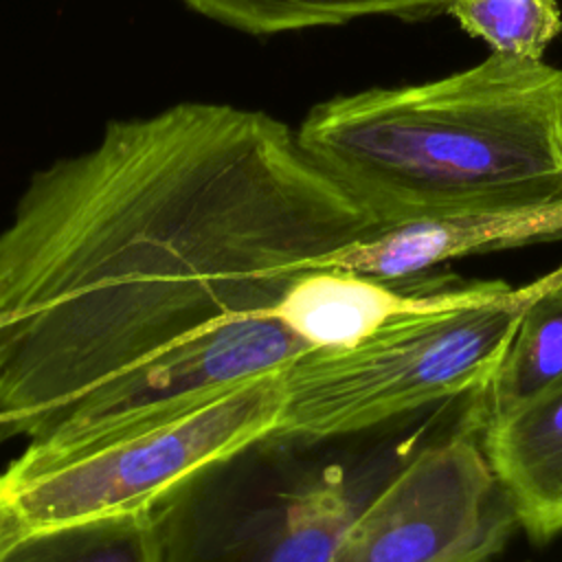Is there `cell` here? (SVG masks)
Here are the masks:
<instances>
[{
  "mask_svg": "<svg viewBox=\"0 0 562 562\" xmlns=\"http://www.w3.org/2000/svg\"><path fill=\"white\" fill-rule=\"evenodd\" d=\"M507 503L533 540L562 533V386L479 430Z\"/></svg>",
  "mask_w": 562,
  "mask_h": 562,
  "instance_id": "10",
  "label": "cell"
},
{
  "mask_svg": "<svg viewBox=\"0 0 562 562\" xmlns=\"http://www.w3.org/2000/svg\"><path fill=\"white\" fill-rule=\"evenodd\" d=\"M283 369L250 378L200 408L44 470L0 472V536L156 509L213 463L268 437L283 408Z\"/></svg>",
  "mask_w": 562,
  "mask_h": 562,
  "instance_id": "5",
  "label": "cell"
},
{
  "mask_svg": "<svg viewBox=\"0 0 562 562\" xmlns=\"http://www.w3.org/2000/svg\"><path fill=\"white\" fill-rule=\"evenodd\" d=\"M558 268L525 283L397 318L347 349H310L283 367V408L268 437L325 443L481 391L525 310Z\"/></svg>",
  "mask_w": 562,
  "mask_h": 562,
  "instance_id": "3",
  "label": "cell"
},
{
  "mask_svg": "<svg viewBox=\"0 0 562 562\" xmlns=\"http://www.w3.org/2000/svg\"><path fill=\"white\" fill-rule=\"evenodd\" d=\"M562 386V266L558 277L525 310L487 384L472 393L465 415L476 432L516 408Z\"/></svg>",
  "mask_w": 562,
  "mask_h": 562,
  "instance_id": "11",
  "label": "cell"
},
{
  "mask_svg": "<svg viewBox=\"0 0 562 562\" xmlns=\"http://www.w3.org/2000/svg\"><path fill=\"white\" fill-rule=\"evenodd\" d=\"M518 527L463 422L382 481L329 562H490Z\"/></svg>",
  "mask_w": 562,
  "mask_h": 562,
  "instance_id": "7",
  "label": "cell"
},
{
  "mask_svg": "<svg viewBox=\"0 0 562 562\" xmlns=\"http://www.w3.org/2000/svg\"><path fill=\"white\" fill-rule=\"evenodd\" d=\"M310 347L270 312L228 318L72 402L2 470L22 476L156 428L233 386L288 367Z\"/></svg>",
  "mask_w": 562,
  "mask_h": 562,
  "instance_id": "6",
  "label": "cell"
},
{
  "mask_svg": "<svg viewBox=\"0 0 562 562\" xmlns=\"http://www.w3.org/2000/svg\"><path fill=\"white\" fill-rule=\"evenodd\" d=\"M7 439H9V435L4 432V428H0V443H2V441H7Z\"/></svg>",
  "mask_w": 562,
  "mask_h": 562,
  "instance_id": "15",
  "label": "cell"
},
{
  "mask_svg": "<svg viewBox=\"0 0 562 562\" xmlns=\"http://www.w3.org/2000/svg\"><path fill=\"white\" fill-rule=\"evenodd\" d=\"M303 149L382 228L562 200V68L492 50L465 70L316 103Z\"/></svg>",
  "mask_w": 562,
  "mask_h": 562,
  "instance_id": "2",
  "label": "cell"
},
{
  "mask_svg": "<svg viewBox=\"0 0 562 562\" xmlns=\"http://www.w3.org/2000/svg\"><path fill=\"white\" fill-rule=\"evenodd\" d=\"M448 15L492 50L522 59H544L562 33L558 0H452Z\"/></svg>",
  "mask_w": 562,
  "mask_h": 562,
  "instance_id": "14",
  "label": "cell"
},
{
  "mask_svg": "<svg viewBox=\"0 0 562 562\" xmlns=\"http://www.w3.org/2000/svg\"><path fill=\"white\" fill-rule=\"evenodd\" d=\"M505 285L452 274L375 279L318 268L301 274L270 314L310 349H347L397 318L470 303Z\"/></svg>",
  "mask_w": 562,
  "mask_h": 562,
  "instance_id": "8",
  "label": "cell"
},
{
  "mask_svg": "<svg viewBox=\"0 0 562 562\" xmlns=\"http://www.w3.org/2000/svg\"><path fill=\"white\" fill-rule=\"evenodd\" d=\"M562 239V200L446 215L384 228L373 237L327 255L318 268L347 270L375 279L428 272L450 259L485 255ZM316 268V270H318Z\"/></svg>",
  "mask_w": 562,
  "mask_h": 562,
  "instance_id": "9",
  "label": "cell"
},
{
  "mask_svg": "<svg viewBox=\"0 0 562 562\" xmlns=\"http://www.w3.org/2000/svg\"><path fill=\"white\" fill-rule=\"evenodd\" d=\"M299 448L263 437L167 496L156 507L165 562H329L393 470H307Z\"/></svg>",
  "mask_w": 562,
  "mask_h": 562,
  "instance_id": "4",
  "label": "cell"
},
{
  "mask_svg": "<svg viewBox=\"0 0 562 562\" xmlns=\"http://www.w3.org/2000/svg\"><path fill=\"white\" fill-rule=\"evenodd\" d=\"M384 231L283 121L178 103L31 176L0 233V428L72 402Z\"/></svg>",
  "mask_w": 562,
  "mask_h": 562,
  "instance_id": "1",
  "label": "cell"
},
{
  "mask_svg": "<svg viewBox=\"0 0 562 562\" xmlns=\"http://www.w3.org/2000/svg\"><path fill=\"white\" fill-rule=\"evenodd\" d=\"M0 562H165L156 509L0 536Z\"/></svg>",
  "mask_w": 562,
  "mask_h": 562,
  "instance_id": "12",
  "label": "cell"
},
{
  "mask_svg": "<svg viewBox=\"0 0 562 562\" xmlns=\"http://www.w3.org/2000/svg\"><path fill=\"white\" fill-rule=\"evenodd\" d=\"M193 11L250 35L334 26L358 18L389 15L426 22L448 15L452 0H184Z\"/></svg>",
  "mask_w": 562,
  "mask_h": 562,
  "instance_id": "13",
  "label": "cell"
}]
</instances>
